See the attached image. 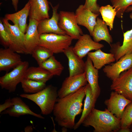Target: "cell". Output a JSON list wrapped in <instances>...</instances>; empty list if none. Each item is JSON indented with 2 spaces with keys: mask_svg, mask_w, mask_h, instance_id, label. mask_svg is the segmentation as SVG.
I'll use <instances>...</instances> for the list:
<instances>
[{
  "mask_svg": "<svg viewBox=\"0 0 132 132\" xmlns=\"http://www.w3.org/2000/svg\"><path fill=\"white\" fill-rule=\"evenodd\" d=\"M11 100L13 105L3 111L1 113L2 114H7L11 116L17 117L29 115L40 119H44V117L41 114H37L33 111L20 98L14 97L11 99Z\"/></svg>",
  "mask_w": 132,
  "mask_h": 132,
  "instance_id": "e0dca14e",
  "label": "cell"
},
{
  "mask_svg": "<svg viewBox=\"0 0 132 132\" xmlns=\"http://www.w3.org/2000/svg\"><path fill=\"white\" fill-rule=\"evenodd\" d=\"M39 66L48 71L53 76H60L64 69L62 64L53 55Z\"/></svg>",
  "mask_w": 132,
  "mask_h": 132,
  "instance_id": "4316f807",
  "label": "cell"
},
{
  "mask_svg": "<svg viewBox=\"0 0 132 132\" xmlns=\"http://www.w3.org/2000/svg\"><path fill=\"white\" fill-rule=\"evenodd\" d=\"M13 105L11 99L10 98L6 99L4 103L0 105V114L3 111L12 106Z\"/></svg>",
  "mask_w": 132,
  "mask_h": 132,
  "instance_id": "e575fe53",
  "label": "cell"
},
{
  "mask_svg": "<svg viewBox=\"0 0 132 132\" xmlns=\"http://www.w3.org/2000/svg\"><path fill=\"white\" fill-rule=\"evenodd\" d=\"M21 83L24 92L26 93H37L46 86V83L25 78Z\"/></svg>",
  "mask_w": 132,
  "mask_h": 132,
  "instance_id": "f1b7e54d",
  "label": "cell"
},
{
  "mask_svg": "<svg viewBox=\"0 0 132 132\" xmlns=\"http://www.w3.org/2000/svg\"><path fill=\"white\" fill-rule=\"evenodd\" d=\"M73 39L67 34L45 33L40 35L39 45L48 49L54 54L63 53L70 47Z\"/></svg>",
  "mask_w": 132,
  "mask_h": 132,
  "instance_id": "277c9868",
  "label": "cell"
},
{
  "mask_svg": "<svg viewBox=\"0 0 132 132\" xmlns=\"http://www.w3.org/2000/svg\"><path fill=\"white\" fill-rule=\"evenodd\" d=\"M107 25L102 19L98 17L93 29L92 36L97 43L104 41L110 45L113 42L111 35L109 33Z\"/></svg>",
  "mask_w": 132,
  "mask_h": 132,
  "instance_id": "603a6c76",
  "label": "cell"
},
{
  "mask_svg": "<svg viewBox=\"0 0 132 132\" xmlns=\"http://www.w3.org/2000/svg\"><path fill=\"white\" fill-rule=\"evenodd\" d=\"M97 0H85L84 6L93 12L99 15L100 7L97 4Z\"/></svg>",
  "mask_w": 132,
  "mask_h": 132,
  "instance_id": "836d02e7",
  "label": "cell"
},
{
  "mask_svg": "<svg viewBox=\"0 0 132 132\" xmlns=\"http://www.w3.org/2000/svg\"><path fill=\"white\" fill-rule=\"evenodd\" d=\"M85 92L86 97L84 100L83 109L80 118L75 124L73 129L75 130L79 127L84 119L94 108L97 100L93 96L90 86L88 83L85 86Z\"/></svg>",
  "mask_w": 132,
  "mask_h": 132,
  "instance_id": "d4e9b609",
  "label": "cell"
},
{
  "mask_svg": "<svg viewBox=\"0 0 132 132\" xmlns=\"http://www.w3.org/2000/svg\"><path fill=\"white\" fill-rule=\"evenodd\" d=\"M20 96L34 102L40 109L41 113L45 115L50 114L53 111L58 97L57 88L52 85L46 86L37 93L22 94Z\"/></svg>",
  "mask_w": 132,
  "mask_h": 132,
  "instance_id": "3957f363",
  "label": "cell"
},
{
  "mask_svg": "<svg viewBox=\"0 0 132 132\" xmlns=\"http://www.w3.org/2000/svg\"><path fill=\"white\" fill-rule=\"evenodd\" d=\"M52 9V15L50 18L44 19L39 22L37 30L39 35L45 33H54L60 35L66 34V32L59 27V13L57 10L59 5L53 7L49 3Z\"/></svg>",
  "mask_w": 132,
  "mask_h": 132,
  "instance_id": "8fae6325",
  "label": "cell"
},
{
  "mask_svg": "<svg viewBox=\"0 0 132 132\" xmlns=\"http://www.w3.org/2000/svg\"><path fill=\"white\" fill-rule=\"evenodd\" d=\"M110 88L132 102V67L122 72L117 78L112 81Z\"/></svg>",
  "mask_w": 132,
  "mask_h": 132,
  "instance_id": "ba28073f",
  "label": "cell"
},
{
  "mask_svg": "<svg viewBox=\"0 0 132 132\" xmlns=\"http://www.w3.org/2000/svg\"></svg>",
  "mask_w": 132,
  "mask_h": 132,
  "instance_id": "ab89813d",
  "label": "cell"
},
{
  "mask_svg": "<svg viewBox=\"0 0 132 132\" xmlns=\"http://www.w3.org/2000/svg\"><path fill=\"white\" fill-rule=\"evenodd\" d=\"M72 46L65 49L63 53L68 60L69 76H73L84 72L85 62L74 52Z\"/></svg>",
  "mask_w": 132,
  "mask_h": 132,
  "instance_id": "d6986e66",
  "label": "cell"
},
{
  "mask_svg": "<svg viewBox=\"0 0 132 132\" xmlns=\"http://www.w3.org/2000/svg\"><path fill=\"white\" fill-rule=\"evenodd\" d=\"M27 61H22L11 72L0 77V85L2 89L12 93L16 90L17 85L24 78L26 71L29 67Z\"/></svg>",
  "mask_w": 132,
  "mask_h": 132,
  "instance_id": "5b68a950",
  "label": "cell"
},
{
  "mask_svg": "<svg viewBox=\"0 0 132 132\" xmlns=\"http://www.w3.org/2000/svg\"><path fill=\"white\" fill-rule=\"evenodd\" d=\"M85 96V86L63 98L57 99L53 112L59 125L74 129L76 116L82 111V101Z\"/></svg>",
  "mask_w": 132,
  "mask_h": 132,
  "instance_id": "6da1fadb",
  "label": "cell"
},
{
  "mask_svg": "<svg viewBox=\"0 0 132 132\" xmlns=\"http://www.w3.org/2000/svg\"><path fill=\"white\" fill-rule=\"evenodd\" d=\"M77 40L73 46V49L81 59L85 56L90 51L101 49L104 46L102 44L95 42L87 34H83Z\"/></svg>",
  "mask_w": 132,
  "mask_h": 132,
  "instance_id": "5bb4252c",
  "label": "cell"
},
{
  "mask_svg": "<svg viewBox=\"0 0 132 132\" xmlns=\"http://www.w3.org/2000/svg\"><path fill=\"white\" fill-rule=\"evenodd\" d=\"M30 9L29 19H35L39 22L46 19L49 18V10L48 0H28Z\"/></svg>",
  "mask_w": 132,
  "mask_h": 132,
  "instance_id": "44dd1931",
  "label": "cell"
},
{
  "mask_svg": "<svg viewBox=\"0 0 132 132\" xmlns=\"http://www.w3.org/2000/svg\"><path fill=\"white\" fill-rule=\"evenodd\" d=\"M118 132H130L131 131L129 128H121Z\"/></svg>",
  "mask_w": 132,
  "mask_h": 132,
  "instance_id": "8d00e7d4",
  "label": "cell"
},
{
  "mask_svg": "<svg viewBox=\"0 0 132 132\" xmlns=\"http://www.w3.org/2000/svg\"><path fill=\"white\" fill-rule=\"evenodd\" d=\"M75 13L78 24L85 27L91 36L94 27L96 23L97 19L99 15L85 8L83 5L79 6Z\"/></svg>",
  "mask_w": 132,
  "mask_h": 132,
  "instance_id": "2e32d148",
  "label": "cell"
},
{
  "mask_svg": "<svg viewBox=\"0 0 132 132\" xmlns=\"http://www.w3.org/2000/svg\"><path fill=\"white\" fill-rule=\"evenodd\" d=\"M33 130L32 126H28L25 128L24 131L25 132H31Z\"/></svg>",
  "mask_w": 132,
  "mask_h": 132,
  "instance_id": "74e56055",
  "label": "cell"
},
{
  "mask_svg": "<svg viewBox=\"0 0 132 132\" xmlns=\"http://www.w3.org/2000/svg\"><path fill=\"white\" fill-rule=\"evenodd\" d=\"M132 124V102L126 107L120 119L121 128H129Z\"/></svg>",
  "mask_w": 132,
  "mask_h": 132,
  "instance_id": "1f68e13d",
  "label": "cell"
},
{
  "mask_svg": "<svg viewBox=\"0 0 132 132\" xmlns=\"http://www.w3.org/2000/svg\"><path fill=\"white\" fill-rule=\"evenodd\" d=\"M99 12L103 20L109 27L110 30L113 29L115 18L116 16V11L115 9L110 5L100 7Z\"/></svg>",
  "mask_w": 132,
  "mask_h": 132,
  "instance_id": "83f0119b",
  "label": "cell"
},
{
  "mask_svg": "<svg viewBox=\"0 0 132 132\" xmlns=\"http://www.w3.org/2000/svg\"><path fill=\"white\" fill-rule=\"evenodd\" d=\"M53 76L48 71L39 66L29 67L26 71L24 78L46 83Z\"/></svg>",
  "mask_w": 132,
  "mask_h": 132,
  "instance_id": "484cf974",
  "label": "cell"
},
{
  "mask_svg": "<svg viewBox=\"0 0 132 132\" xmlns=\"http://www.w3.org/2000/svg\"><path fill=\"white\" fill-rule=\"evenodd\" d=\"M53 54L48 49L38 45L34 49L31 55L40 66Z\"/></svg>",
  "mask_w": 132,
  "mask_h": 132,
  "instance_id": "f546056e",
  "label": "cell"
},
{
  "mask_svg": "<svg viewBox=\"0 0 132 132\" xmlns=\"http://www.w3.org/2000/svg\"><path fill=\"white\" fill-rule=\"evenodd\" d=\"M110 1L112 6L116 10V16L119 18H122L127 8L132 5V0H110Z\"/></svg>",
  "mask_w": 132,
  "mask_h": 132,
  "instance_id": "4dcf8cb0",
  "label": "cell"
},
{
  "mask_svg": "<svg viewBox=\"0 0 132 132\" xmlns=\"http://www.w3.org/2000/svg\"><path fill=\"white\" fill-rule=\"evenodd\" d=\"M59 14V27L73 39L78 40L83 33L77 23L75 13L73 12L60 11Z\"/></svg>",
  "mask_w": 132,
  "mask_h": 132,
  "instance_id": "8992f818",
  "label": "cell"
},
{
  "mask_svg": "<svg viewBox=\"0 0 132 132\" xmlns=\"http://www.w3.org/2000/svg\"><path fill=\"white\" fill-rule=\"evenodd\" d=\"M85 62L84 72L86 78L91 89L94 98L97 100L100 93L99 84V71L93 66L92 62L88 56Z\"/></svg>",
  "mask_w": 132,
  "mask_h": 132,
  "instance_id": "ffe728a7",
  "label": "cell"
},
{
  "mask_svg": "<svg viewBox=\"0 0 132 132\" xmlns=\"http://www.w3.org/2000/svg\"><path fill=\"white\" fill-rule=\"evenodd\" d=\"M130 18L132 20V12L129 15ZM123 39L122 45L119 42L110 45L111 53L114 55L117 61L123 56L132 53V28L123 33Z\"/></svg>",
  "mask_w": 132,
  "mask_h": 132,
  "instance_id": "9a60e30c",
  "label": "cell"
},
{
  "mask_svg": "<svg viewBox=\"0 0 132 132\" xmlns=\"http://www.w3.org/2000/svg\"><path fill=\"white\" fill-rule=\"evenodd\" d=\"M39 22L33 19H29V23L24 36L25 54L31 55L34 49L38 45L40 35L37 30Z\"/></svg>",
  "mask_w": 132,
  "mask_h": 132,
  "instance_id": "4fadbf2b",
  "label": "cell"
},
{
  "mask_svg": "<svg viewBox=\"0 0 132 132\" xmlns=\"http://www.w3.org/2000/svg\"><path fill=\"white\" fill-rule=\"evenodd\" d=\"M82 124L85 127H92L95 132H115L121 128L120 119L107 109L103 111L93 108Z\"/></svg>",
  "mask_w": 132,
  "mask_h": 132,
  "instance_id": "7a4b0ae2",
  "label": "cell"
},
{
  "mask_svg": "<svg viewBox=\"0 0 132 132\" xmlns=\"http://www.w3.org/2000/svg\"><path fill=\"white\" fill-rule=\"evenodd\" d=\"M87 82L85 72L76 76H69L64 80L57 91L58 98H63L77 91L85 86Z\"/></svg>",
  "mask_w": 132,
  "mask_h": 132,
  "instance_id": "9c48e42d",
  "label": "cell"
},
{
  "mask_svg": "<svg viewBox=\"0 0 132 132\" xmlns=\"http://www.w3.org/2000/svg\"><path fill=\"white\" fill-rule=\"evenodd\" d=\"M132 11V5L128 7L127 9L125 12H129Z\"/></svg>",
  "mask_w": 132,
  "mask_h": 132,
  "instance_id": "f35d334b",
  "label": "cell"
},
{
  "mask_svg": "<svg viewBox=\"0 0 132 132\" xmlns=\"http://www.w3.org/2000/svg\"><path fill=\"white\" fill-rule=\"evenodd\" d=\"M12 4L14 8L16 11L18 9V5L19 0H11Z\"/></svg>",
  "mask_w": 132,
  "mask_h": 132,
  "instance_id": "d590c367",
  "label": "cell"
},
{
  "mask_svg": "<svg viewBox=\"0 0 132 132\" xmlns=\"http://www.w3.org/2000/svg\"><path fill=\"white\" fill-rule=\"evenodd\" d=\"M132 102L123 95L114 91L104 103L107 109L117 118L120 119L126 106Z\"/></svg>",
  "mask_w": 132,
  "mask_h": 132,
  "instance_id": "7c38bea8",
  "label": "cell"
},
{
  "mask_svg": "<svg viewBox=\"0 0 132 132\" xmlns=\"http://www.w3.org/2000/svg\"><path fill=\"white\" fill-rule=\"evenodd\" d=\"M30 9V5L28 1L21 10L15 13L7 14L5 15L4 18L8 21H11L14 24L17 25L21 31L25 34L28 27L27 21Z\"/></svg>",
  "mask_w": 132,
  "mask_h": 132,
  "instance_id": "7402d4cb",
  "label": "cell"
},
{
  "mask_svg": "<svg viewBox=\"0 0 132 132\" xmlns=\"http://www.w3.org/2000/svg\"><path fill=\"white\" fill-rule=\"evenodd\" d=\"M10 40L9 48L18 54H25L23 33L16 24L11 25L5 18L1 20Z\"/></svg>",
  "mask_w": 132,
  "mask_h": 132,
  "instance_id": "52a82bcc",
  "label": "cell"
},
{
  "mask_svg": "<svg viewBox=\"0 0 132 132\" xmlns=\"http://www.w3.org/2000/svg\"><path fill=\"white\" fill-rule=\"evenodd\" d=\"M0 40L1 44L5 48L9 47L10 40L1 20H0Z\"/></svg>",
  "mask_w": 132,
  "mask_h": 132,
  "instance_id": "d6a6232c",
  "label": "cell"
},
{
  "mask_svg": "<svg viewBox=\"0 0 132 132\" xmlns=\"http://www.w3.org/2000/svg\"><path fill=\"white\" fill-rule=\"evenodd\" d=\"M132 67V53L126 55L114 63L105 66L103 71L112 81L117 78L122 72Z\"/></svg>",
  "mask_w": 132,
  "mask_h": 132,
  "instance_id": "30bf717a",
  "label": "cell"
},
{
  "mask_svg": "<svg viewBox=\"0 0 132 132\" xmlns=\"http://www.w3.org/2000/svg\"><path fill=\"white\" fill-rule=\"evenodd\" d=\"M21 56L9 47L0 49V71L8 72L20 64Z\"/></svg>",
  "mask_w": 132,
  "mask_h": 132,
  "instance_id": "ac0fdd59",
  "label": "cell"
},
{
  "mask_svg": "<svg viewBox=\"0 0 132 132\" xmlns=\"http://www.w3.org/2000/svg\"><path fill=\"white\" fill-rule=\"evenodd\" d=\"M87 55L92 61L94 67L98 70L116 61L112 53H105L101 49L94 52H90Z\"/></svg>",
  "mask_w": 132,
  "mask_h": 132,
  "instance_id": "cb8c5ba5",
  "label": "cell"
}]
</instances>
